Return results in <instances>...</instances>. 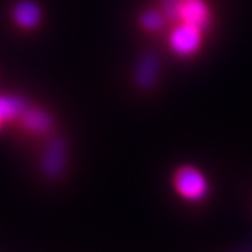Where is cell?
<instances>
[{
  "instance_id": "obj_1",
  "label": "cell",
  "mask_w": 252,
  "mask_h": 252,
  "mask_svg": "<svg viewBox=\"0 0 252 252\" xmlns=\"http://www.w3.org/2000/svg\"><path fill=\"white\" fill-rule=\"evenodd\" d=\"M172 184L175 192L188 202H199L209 192L205 174L193 165L180 167L172 177Z\"/></svg>"
},
{
  "instance_id": "obj_2",
  "label": "cell",
  "mask_w": 252,
  "mask_h": 252,
  "mask_svg": "<svg viewBox=\"0 0 252 252\" xmlns=\"http://www.w3.org/2000/svg\"><path fill=\"white\" fill-rule=\"evenodd\" d=\"M203 30L189 24H178L171 31L170 45L175 54L181 56H189L195 54L202 44Z\"/></svg>"
},
{
  "instance_id": "obj_3",
  "label": "cell",
  "mask_w": 252,
  "mask_h": 252,
  "mask_svg": "<svg viewBox=\"0 0 252 252\" xmlns=\"http://www.w3.org/2000/svg\"><path fill=\"white\" fill-rule=\"evenodd\" d=\"M64 164V146L61 140H55L46 150L44 157V170L51 177H58Z\"/></svg>"
},
{
  "instance_id": "obj_4",
  "label": "cell",
  "mask_w": 252,
  "mask_h": 252,
  "mask_svg": "<svg viewBox=\"0 0 252 252\" xmlns=\"http://www.w3.org/2000/svg\"><path fill=\"white\" fill-rule=\"evenodd\" d=\"M21 117H23L21 118L23 125L34 133H46L52 126L51 118L48 117L45 112L38 111V109L24 111Z\"/></svg>"
},
{
  "instance_id": "obj_5",
  "label": "cell",
  "mask_w": 252,
  "mask_h": 252,
  "mask_svg": "<svg viewBox=\"0 0 252 252\" xmlns=\"http://www.w3.org/2000/svg\"><path fill=\"white\" fill-rule=\"evenodd\" d=\"M41 13L34 3L30 1H21L18 3L14 9V20L17 21L18 26L24 28L35 27L39 23Z\"/></svg>"
},
{
  "instance_id": "obj_6",
  "label": "cell",
  "mask_w": 252,
  "mask_h": 252,
  "mask_svg": "<svg viewBox=\"0 0 252 252\" xmlns=\"http://www.w3.org/2000/svg\"><path fill=\"white\" fill-rule=\"evenodd\" d=\"M24 111H26V107L18 98L0 97V121L20 117L23 115Z\"/></svg>"
},
{
  "instance_id": "obj_7",
  "label": "cell",
  "mask_w": 252,
  "mask_h": 252,
  "mask_svg": "<svg viewBox=\"0 0 252 252\" xmlns=\"http://www.w3.org/2000/svg\"><path fill=\"white\" fill-rule=\"evenodd\" d=\"M142 23L147 30H158V27H161V24L164 23V18L161 14H158L156 11H149L143 16Z\"/></svg>"
},
{
  "instance_id": "obj_8",
  "label": "cell",
  "mask_w": 252,
  "mask_h": 252,
  "mask_svg": "<svg viewBox=\"0 0 252 252\" xmlns=\"http://www.w3.org/2000/svg\"><path fill=\"white\" fill-rule=\"evenodd\" d=\"M0 122H1V121H0Z\"/></svg>"
}]
</instances>
